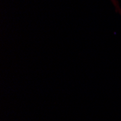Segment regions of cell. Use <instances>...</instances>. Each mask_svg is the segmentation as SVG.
<instances>
[{
	"instance_id": "6da1fadb",
	"label": "cell",
	"mask_w": 121,
	"mask_h": 121,
	"mask_svg": "<svg viewBox=\"0 0 121 121\" xmlns=\"http://www.w3.org/2000/svg\"><path fill=\"white\" fill-rule=\"evenodd\" d=\"M110 2L112 3L115 9V11H116V13H119L121 16V7L119 4V2L117 0H110Z\"/></svg>"
}]
</instances>
